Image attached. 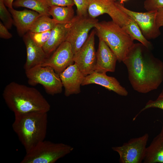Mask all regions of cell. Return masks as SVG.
<instances>
[{
	"instance_id": "cell-1",
	"label": "cell",
	"mask_w": 163,
	"mask_h": 163,
	"mask_svg": "<svg viewBox=\"0 0 163 163\" xmlns=\"http://www.w3.org/2000/svg\"><path fill=\"white\" fill-rule=\"evenodd\" d=\"M133 89L145 94L157 89L163 80V63L142 43H134L122 61Z\"/></svg>"
},
{
	"instance_id": "cell-2",
	"label": "cell",
	"mask_w": 163,
	"mask_h": 163,
	"mask_svg": "<svg viewBox=\"0 0 163 163\" xmlns=\"http://www.w3.org/2000/svg\"><path fill=\"white\" fill-rule=\"evenodd\" d=\"M2 96L14 114L35 111L48 113L50 109L49 103L38 90L14 82L5 87Z\"/></svg>"
},
{
	"instance_id": "cell-3",
	"label": "cell",
	"mask_w": 163,
	"mask_h": 163,
	"mask_svg": "<svg viewBox=\"0 0 163 163\" xmlns=\"http://www.w3.org/2000/svg\"><path fill=\"white\" fill-rule=\"evenodd\" d=\"M47 112H31L14 114L12 129L28 151L44 140L47 132Z\"/></svg>"
},
{
	"instance_id": "cell-4",
	"label": "cell",
	"mask_w": 163,
	"mask_h": 163,
	"mask_svg": "<svg viewBox=\"0 0 163 163\" xmlns=\"http://www.w3.org/2000/svg\"><path fill=\"white\" fill-rule=\"evenodd\" d=\"M94 28L99 38L110 47L117 61L122 62L134 43L131 37L112 21L98 22Z\"/></svg>"
},
{
	"instance_id": "cell-5",
	"label": "cell",
	"mask_w": 163,
	"mask_h": 163,
	"mask_svg": "<svg viewBox=\"0 0 163 163\" xmlns=\"http://www.w3.org/2000/svg\"><path fill=\"white\" fill-rule=\"evenodd\" d=\"M73 148L63 143L43 140L26 154L21 163H54L71 152Z\"/></svg>"
},
{
	"instance_id": "cell-6",
	"label": "cell",
	"mask_w": 163,
	"mask_h": 163,
	"mask_svg": "<svg viewBox=\"0 0 163 163\" xmlns=\"http://www.w3.org/2000/svg\"><path fill=\"white\" fill-rule=\"evenodd\" d=\"M25 72L30 85L40 84L46 93L52 95L62 92L63 86L59 75L51 67L38 65Z\"/></svg>"
},
{
	"instance_id": "cell-7",
	"label": "cell",
	"mask_w": 163,
	"mask_h": 163,
	"mask_svg": "<svg viewBox=\"0 0 163 163\" xmlns=\"http://www.w3.org/2000/svg\"><path fill=\"white\" fill-rule=\"evenodd\" d=\"M98 22V20L88 15L80 16L77 15L69 22V27L65 41L71 44L75 54L82 46L89 36L91 29Z\"/></svg>"
},
{
	"instance_id": "cell-8",
	"label": "cell",
	"mask_w": 163,
	"mask_h": 163,
	"mask_svg": "<svg viewBox=\"0 0 163 163\" xmlns=\"http://www.w3.org/2000/svg\"><path fill=\"white\" fill-rule=\"evenodd\" d=\"M149 136L146 133L141 136L133 138L120 146L113 147L117 152L120 163H141L145 158Z\"/></svg>"
},
{
	"instance_id": "cell-9",
	"label": "cell",
	"mask_w": 163,
	"mask_h": 163,
	"mask_svg": "<svg viewBox=\"0 0 163 163\" xmlns=\"http://www.w3.org/2000/svg\"><path fill=\"white\" fill-rule=\"evenodd\" d=\"M114 0H88V16L92 18L106 14L112 21L123 27L126 24L129 16L121 10Z\"/></svg>"
},
{
	"instance_id": "cell-10",
	"label": "cell",
	"mask_w": 163,
	"mask_h": 163,
	"mask_svg": "<svg viewBox=\"0 0 163 163\" xmlns=\"http://www.w3.org/2000/svg\"><path fill=\"white\" fill-rule=\"evenodd\" d=\"M117 4L121 10L135 21L147 40L154 39L160 36L161 32L156 21L157 11L145 12H136L128 9L120 2H117Z\"/></svg>"
},
{
	"instance_id": "cell-11",
	"label": "cell",
	"mask_w": 163,
	"mask_h": 163,
	"mask_svg": "<svg viewBox=\"0 0 163 163\" xmlns=\"http://www.w3.org/2000/svg\"><path fill=\"white\" fill-rule=\"evenodd\" d=\"M95 29L93 30L87 40L73 57L74 63L85 76L94 71L96 61L94 46Z\"/></svg>"
},
{
	"instance_id": "cell-12",
	"label": "cell",
	"mask_w": 163,
	"mask_h": 163,
	"mask_svg": "<svg viewBox=\"0 0 163 163\" xmlns=\"http://www.w3.org/2000/svg\"><path fill=\"white\" fill-rule=\"evenodd\" d=\"M74 56L71 44L65 41L41 66L50 67L59 75L68 67L74 63Z\"/></svg>"
},
{
	"instance_id": "cell-13",
	"label": "cell",
	"mask_w": 163,
	"mask_h": 163,
	"mask_svg": "<svg viewBox=\"0 0 163 163\" xmlns=\"http://www.w3.org/2000/svg\"><path fill=\"white\" fill-rule=\"evenodd\" d=\"M59 76L65 88V96L68 97L80 92V86L85 76L76 64L68 67Z\"/></svg>"
},
{
	"instance_id": "cell-14",
	"label": "cell",
	"mask_w": 163,
	"mask_h": 163,
	"mask_svg": "<svg viewBox=\"0 0 163 163\" xmlns=\"http://www.w3.org/2000/svg\"><path fill=\"white\" fill-rule=\"evenodd\" d=\"M106 73L94 71L85 77L82 85L96 84L120 95L126 96L128 92L126 88L120 85L115 78L107 76Z\"/></svg>"
},
{
	"instance_id": "cell-15",
	"label": "cell",
	"mask_w": 163,
	"mask_h": 163,
	"mask_svg": "<svg viewBox=\"0 0 163 163\" xmlns=\"http://www.w3.org/2000/svg\"><path fill=\"white\" fill-rule=\"evenodd\" d=\"M99 39L94 71L106 73L108 72H114L115 70L117 58L106 43L101 39Z\"/></svg>"
},
{
	"instance_id": "cell-16",
	"label": "cell",
	"mask_w": 163,
	"mask_h": 163,
	"mask_svg": "<svg viewBox=\"0 0 163 163\" xmlns=\"http://www.w3.org/2000/svg\"><path fill=\"white\" fill-rule=\"evenodd\" d=\"M27 58L24 69L25 71L38 65H41L49 57L42 47L36 45L30 37L28 33L24 37Z\"/></svg>"
},
{
	"instance_id": "cell-17",
	"label": "cell",
	"mask_w": 163,
	"mask_h": 163,
	"mask_svg": "<svg viewBox=\"0 0 163 163\" xmlns=\"http://www.w3.org/2000/svg\"><path fill=\"white\" fill-rule=\"evenodd\" d=\"M8 10L18 32L21 35L29 31L35 21L40 15L36 11L26 9L18 11L12 8Z\"/></svg>"
},
{
	"instance_id": "cell-18",
	"label": "cell",
	"mask_w": 163,
	"mask_h": 163,
	"mask_svg": "<svg viewBox=\"0 0 163 163\" xmlns=\"http://www.w3.org/2000/svg\"><path fill=\"white\" fill-rule=\"evenodd\" d=\"M69 23L58 24L51 30L50 37L42 48L49 56L63 42L65 41Z\"/></svg>"
},
{
	"instance_id": "cell-19",
	"label": "cell",
	"mask_w": 163,
	"mask_h": 163,
	"mask_svg": "<svg viewBox=\"0 0 163 163\" xmlns=\"http://www.w3.org/2000/svg\"><path fill=\"white\" fill-rule=\"evenodd\" d=\"M144 163H163V126L160 133L147 147Z\"/></svg>"
},
{
	"instance_id": "cell-20",
	"label": "cell",
	"mask_w": 163,
	"mask_h": 163,
	"mask_svg": "<svg viewBox=\"0 0 163 163\" xmlns=\"http://www.w3.org/2000/svg\"><path fill=\"white\" fill-rule=\"evenodd\" d=\"M49 12L58 24L69 23L75 16L72 6H51Z\"/></svg>"
},
{
	"instance_id": "cell-21",
	"label": "cell",
	"mask_w": 163,
	"mask_h": 163,
	"mask_svg": "<svg viewBox=\"0 0 163 163\" xmlns=\"http://www.w3.org/2000/svg\"><path fill=\"white\" fill-rule=\"evenodd\" d=\"M13 6L28 8L41 15H50L49 12L50 6L46 0H16L13 2Z\"/></svg>"
},
{
	"instance_id": "cell-22",
	"label": "cell",
	"mask_w": 163,
	"mask_h": 163,
	"mask_svg": "<svg viewBox=\"0 0 163 163\" xmlns=\"http://www.w3.org/2000/svg\"><path fill=\"white\" fill-rule=\"evenodd\" d=\"M122 28L134 40L138 41L149 50L152 48L151 43L145 38L139 26L131 17L130 16L126 24Z\"/></svg>"
},
{
	"instance_id": "cell-23",
	"label": "cell",
	"mask_w": 163,
	"mask_h": 163,
	"mask_svg": "<svg viewBox=\"0 0 163 163\" xmlns=\"http://www.w3.org/2000/svg\"><path fill=\"white\" fill-rule=\"evenodd\" d=\"M58 24L53 18L46 15H40L35 21L29 31L39 33L51 30Z\"/></svg>"
},
{
	"instance_id": "cell-24",
	"label": "cell",
	"mask_w": 163,
	"mask_h": 163,
	"mask_svg": "<svg viewBox=\"0 0 163 163\" xmlns=\"http://www.w3.org/2000/svg\"><path fill=\"white\" fill-rule=\"evenodd\" d=\"M51 30L39 33L29 31V35L34 43L37 46L42 47L48 40Z\"/></svg>"
},
{
	"instance_id": "cell-25",
	"label": "cell",
	"mask_w": 163,
	"mask_h": 163,
	"mask_svg": "<svg viewBox=\"0 0 163 163\" xmlns=\"http://www.w3.org/2000/svg\"><path fill=\"white\" fill-rule=\"evenodd\" d=\"M3 0H0V18L5 26L8 29L11 28L13 20L9 11L6 8Z\"/></svg>"
},
{
	"instance_id": "cell-26",
	"label": "cell",
	"mask_w": 163,
	"mask_h": 163,
	"mask_svg": "<svg viewBox=\"0 0 163 163\" xmlns=\"http://www.w3.org/2000/svg\"><path fill=\"white\" fill-rule=\"evenodd\" d=\"M151 108H158L163 110V89L155 100L154 101L150 100L146 103L144 107L142 109L139 113L135 117L133 120H135L137 116L141 112L146 109Z\"/></svg>"
},
{
	"instance_id": "cell-27",
	"label": "cell",
	"mask_w": 163,
	"mask_h": 163,
	"mask_svg": "<svg viewBox=\"0 0 163 163\" xmlns=\"http://www.w3.org/2000/svg\"><path fill=\"white\" fill-rule=\"evenodd\" d=\"M77 8V15L80 16L88 15V0H73Z\"/></svg>"
},
{
	"instance_id": "cell-28",
	"label": "cell",
	"mask_w": 163,
	"mask_h": 163,
	"mask_svg": "<svg viewBox=\"0 0 163 163\" xmlns=\"http://www.w3.org/2000/svg\"><path fill=\"white\" fill-rule=\"evenodd\" d=\"M144 6L148 11H157L163 8V0H145Z\"/></svg>"
},
{
	"instance_id": "cell-29",
	"label": "cell",
	"mask_w": 163,
	"mask_h": 163,
	"mask_svg": "<svg viewBox=\"0 0 163 163\" xmlns=\"http://www.w3.org/2000/svg\"><path fill=\"white\" fill-rule=\"evenodd\" d=\"M50 7L52 6H73L75 5L73 0H46Z\"/></svg>"
},
{
	"instance_id": "cell-30",
	"label": "cell",
	"mask_w": 163,
	"mask_h": 163,
	"mask_svg": "<svg viewBox=\"0 0 163 163\" xmlns=\"http://www.w3.org/2000/svg\"><path fill=\"white\" fill-rule=\"evenodd\" d=\"M0 37L1 38L8 39L12 37V34L7 30V28L0 21Z\"/></svg>"
},
{
	"instance_id": "cell-31",
	"label": "cell",
	"mask_w": 163,
	"mask_h": 163,
	"mask_svg": "<svg viewBox=\"0 0 163 163\" xmlns=\"http://www.w3.org/2000/svg\"><path fill=\"white\" fill-rule=\"evenodd\" d=\"M156 21L158 27L163 26V8L157 10Z\"/></svg>"
},
{
	"instance_id": "cell-32",
	"label": "cell",
	"mask_w": 163,
	"mask_h": 163,
	"mask_svg": "<svg viewBox=\"0 0 163 163\" xmlns=\"http://www.w3.org/2000/svg\"><path fill=\"white\" fill-rule=\"evenodd\" d=\"M14 0H3L5 6L8 8H12Z\"/></svg>"
},
{
	"instance_id": "cell-33",
	"label": "cell",
	"mask_w": 163,
	"mask_h": 163,
	"mask_svg": "<svg viewBox=\"0 0 163 163\" xmlns=\"http://www.w3.org/2000/svg\"><path fill=\"white\" fill-rule=\"evenodd\" d=\"M120 3L123 4L124 2H125L127 1V0H120Z\"/></svg>"
},
{
	"instance_id": "cell-34",
	"label": "cell",
	"mask_w": 163,
	"mask_h": 163,
	"mask_svg": "<svg viewBox=\"0 0 163 163\" xmlns=\"http://www.w3.org/2000/svg\"><path fill=\"white\" fill-rule=\"evenodd\" d=\"M115 1V0H114Z\"/></svg>"
}]
</instances>
